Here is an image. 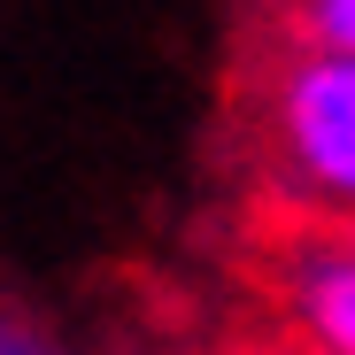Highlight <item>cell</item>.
<instances>
[{
    "instance_id": "obj_4",
    "label": "cell",
    "mask_w": 355,
    "mask_h": 355,
    "mask_svg": "<svg viewBox=\"0 0 355 355\" xmlns=\"http://www.w3.org/2000/svg\"><path fill=\"white\" fill-rule=\"evenodd\" d=\"M0 355H62V347H54L46 324H31V317H16V309H0Z\"/></svg>"
},
{
    "instance_id": "obj_2",
    "label": "cell",
    "mask_w": 355,
    "mask_h": 355,
    "mask_svg": "<svg viewBox=\"0 0 355 355\" xmlns=\"http://www.w3.org/2000/svg\"><path fill=\"white\" fill-rule=\"evenodd\" d=\"M293 324H302L309 355H355V232L302 248V263H293Z\"/></svg>"
},
{
    "instance_id": "obj_1",
    "label": "cell",
    "mask_w": 355,
    "mask_h": 355,
    "mask_svg": "<svg viewBox=\"0 0 355 355\" xmlns=\"http://www.w3.org/2000/svg\"><path fill=\"white\" fill-rule=\"evenodd\" d=\"M263 162L278 201L355 232V62L340 54H293L263 101Z\"/></svg>"
},
{
    "instance_id": "obj_3",
    "label": "cell",
    "mask_w": 355,
    "mask_h": 355,
    "mask_svg": "<svg viewBox=\"0 0 355 355\" xmlns=\"http://www.w3.org/2000/svg\"><path fill=\"white\" fill-rule=\"evenodd\" d=\"M293 39L309 54L355 62V0H293Z\"/></svg>"
}]
</instances>
